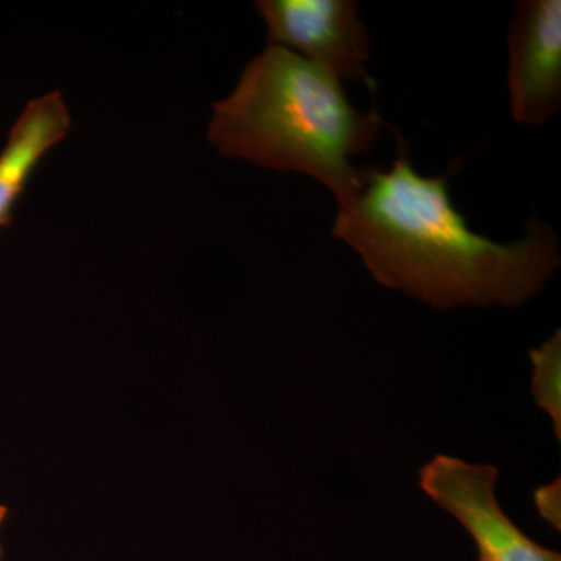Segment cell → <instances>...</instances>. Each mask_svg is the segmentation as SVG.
I'll return each instance as SVG.
<instances>
[{
    "mask_svg": "<svg viewBox=\"0 0 561 561\" xmlns=\"http://www.w3.org/2000/svg\"><path fill=\"white\" fill-rule=\"evenodd\" d=\"M331 236L356 250L379 284L435 309L519 308L561 262L556 231L540 220H527L513 243L472 231L448 180L416 173L401 140L389 171H364L359 191L339 205Z\"/></svg>",
    "mask_w": 561,
    "mask_h": 561,
    "instance_id": "6da1fadb",
    "label": "cell"
},
{
    "mask_svg": "<svg viewBox=\"0 0 561 561\" xmlns=\"http://www.w3.org/2000/svg\"><path fill=\"white\" fill-rule=\"evenodd\" d=\"M381 125L375 111L351 105L331 73L268 44L214 105L208 138L221 157L312 176L342 205L364 179L350 160L370 149Z\"/></svg>",
    "mask_w": 561,
    "mask_h": 561,
    "instance_id": "7a4b0ae2",
    "label": "cell"
},
{
    "mask_svg": "<svg viewBox=\"0 0 561 561\" xmlns=\"http://www.w3.org/2000/svg\"><path fill=\"white\" fill-rule=\"evenodd\" d=\"M496 467L435 456L420 468L421 490L453 515L474 541L479 561H561L559 552L531 540L502 511Z\"/></svg>",
    "mask_w": 561,
    "mask_h": 561,
    "instance_id": "3957f363",
    "label": "cell"
},
{
    "mask_svg": "<svg viewBox=\"0 0 561 561\" xmlns=\"http://www.w3.org/2000/svg\"><path fill=\"white\" fill-rule=\"evenodd\" d=\"M271 46L298 50L339 81L370 83V36L353 0H260Z\"/></svg>",
    "mask_w": 561,
    "mask_h": 561,
    "instance_id": "277c9868",
    "label": "cell"
},
{
    "mask_svg": "<svg viewBox=\"0 0 561 561\" xmlns=\"http://www.w3.org/2000/svg\"><path fill=\"white\" fill-rule=\"evenodd\" d=\"M508 91L519 124L541 127L561 105V2L524 0L508 31Z\"/></svg>",
    "mask_w": 561,
    "mask_h": 561,
    "instance_id": "5b68a950",
    "label": "cell"
},
{
    "mask_svg": "<svg viewBox=\"0 0 561 561\" xmlns=\"http://www.w3.org/2000/svg\"><path fill=\"white\" fill-rule=\"evenodd\" d=\"M70 128L68 106L60 92L35 99L22 111L0 153V227L11 220V209L38 162L66 138Z\"/></svg>",
    "mask_w": 561,
    "mask_h": 561,
    "instance_id": "8992f818",
    "label": "cell"
},
{
    "mask_svg": "<svg viewBox=\"0 0 561 561\" xmlns=\"http://www.w3.org/2000/svg\"><path fill=\"white\" fill-rule=\"evenodd\" d=\"M534 376L530 391L538 408L552 420L557 440H561V332L529 353Z\"/></svg>",
    "mask_w": 561,
    "mask_h": 561,
    "instance_id": "52a82bcc",
    "label": "cell"
},
{
    "mask_svg": "<svg viewBox=\"0 0 561 561\" xmlns=\"http://www.w3.org/2000/svg\"><path fill=\"white\" fill-rule=\"evenodd\" d=\"M535 505L542 519L556 529L561 530V482L560 479L538 486L534 493Z\"/></svg>",
    "mask_w": 561,
    "mask_h": 561,
    "instance_id": "ba28073f",
    "label": "cell"
},
{
    "mask_svg": "<svg viewBox=\"0 0 561 561\" xmlns=\"http://www.w3.org/2000/svg\"><path fill=\"white\" fill-rule=\"evenodd\" d=\"M7 518V508L3 505H0V531H2L3 523H5ZM0 560H2V542H0Z\"/></svg>",
    "mask_w": 561,
    "mask_h": 561,
    "instance_id": "9c48e42d",
    "label": "cell"
}]
</instances>
